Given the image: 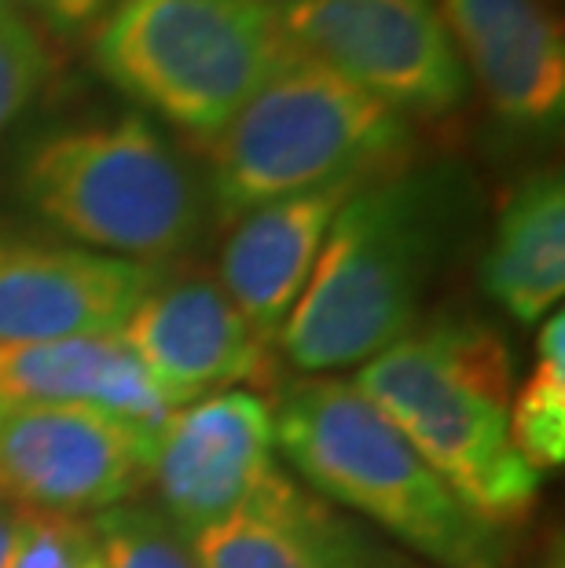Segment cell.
Instances as JSON below:
<instances>
[{
    "instance_id": "1",
    "label": "cell",
    "mask_w": 565,
    "mask_h": 568,
    "mask_svg": "<svg viewBox=\"0 0 565 568\" xmlns=\"http://www.w3.org/2000/svg\"><path fill=\"white\" fill-rule=\"evenodd\" d=\"M466 180L452 165H390L334 216L275 348L302 378L360 371L407 337L466 221Z\"/></svg>"
},
{
    "instance_id": "2",
    "label": "cell",
    "mask_w": 565,
    "mask_h": 568,
    "mask_svg": "<svg viewBox=\"0 0 565 568\" xmlns=\"http://www.w3.org/2000/svg\"><path fill=\"white\" fill-rule=\"evenodd\" d=\"M11 195L63 243L137 264L188 253L210 221L195 165L140 111L38 129L16 151Z\"/></svg>"
},
{
    "instance_id": "3",
    "label": "cell",
    "mask_w": 565,
    "mask_h": 568,
    "mask_svg": "<svg viewBox=\"0 0 565 568\" xmlns=\"http://www.w3.org/2000/svg\"><path fill=\"white\" fill-rule=\"evenodd\" d=\"M349 382L485 525H514L536 506L544 477L511 440L514 367L488 323L423 320Z\"/></svg>"
},
{
    "instance_id": "4",
    "label": "cell",
    "mask_w": 565,
    "mask_h": 568,
    "mask_svg": "<svg viewBox=\"0 0 565 568\" xmlns=\"http://www.w3.org/2000/svg\"><path fill=\"white\" fill-rule=\"evenodd\" d=\"M275 447L309 491L437 568H507V542L342 374L275 393Z\"/></svg>"
},
{
    "instance_id": "5",
    "label": "cell",
    "mask_w": 565,
    "mask_h": 568,
    "mask_svg": "<svg viewBox=\"0 0 565 568\" xmlns=\"http://www.w3.org/2000/svg\"><path fill=\"white\" fill-rule=\"evenodd\" d=\"M412 122L291 48L210 148V216L235 224L269 202L404 162Z\"/></svg>"
},
{
    "instance_id": "6",
    "label": "cell",
    "mask_w": 565,
    "mask_h": 568,
    "mask_svg": "<svg viewBox=\"0 0 565 568\" xmlns=\"http://www.w3.org/2000/svg\"><path fill=\"white\" fill-rule=\"evenodd\" d=\"M291 52L272 0H122L92 67L140 114L213 143Z\"/></svg>"
},
{
    "instance_id": "7",
    "label": "cell",
    "mask_w": 565,
    "mask_h": 568,
    "mask_svg": "<svg viewBox=\"0 0 565 568\" xmlns=\"http://www.w3.org/2000/svg\"><path fill=\"white\" fill-rule=\"evenodd\" d=\"M297 52L375 95L401 118H444L471 95V78L430 0H272Z\"/></svg>"
},
{
    "instance_id": "8",
    "label": "cell",
    "mask_w": 565,
    "mask_h": 568,
    "mask_svg": "<svg viewBox=\"0 0 565 568\" xmlns=\"http://www.w3.org/2000/svg\"><path fill=\"white\" fill-rule=\"evenodd\" d=\"M154 440L100 407H0V499L63 517L132 503L151 485Z\"/></svg>"
},
{
    "instance_id": "9",
    "label": "cell",
    "mask_w": 565,
    "mask_h": 568,
    "mask_svg": "<svg viewBox=\"0 0 565 568\" xmlns=\"http://www.w3.org/2000/svg\"><path fill=\"white\" fill-rule=\"evenodd\" d=\"M118 334L170 410L243 389L269 378L272 367V345L202 272H165L162 264Z\"/></svg>"
},
{
    "instance_id": "10",
    "label": "cell",
    "mask_w": 565,
    "mask_h": 568,
    "mask_svg": "<svg viewBox=\"0 0 565 568\" xmlns=\"http://www.w3.org/2000/svg\"><path fill=\"white\" fill-rule=\"evenodd\" d=\"M280 469L272 404L250 389H228L165 418L154 440L151 488L159 510L195 536L254 499Z\"/></svg>"
},
{
    "instance_id": "11",
    "label": "cell",
    "mask_w": 565,
    "mask_h": 568,
    "mask_svg": "<svg viewBox=\"0 0 565 568\" xmlns=\"http://www.w3.org/2000/svg\"><path fill=\"white\" fill-rule=\"evenodd\" d=\"M159 268L0 221V342L118 334Z\"/></svg>"
},
{
    "instance_id": "12",
    "label": "cell",
    "mask_w": 565,
    "mask_h": 568,
    "mask_svg": "<svg viewBox=\"0 0 565 568\" xmlns=\"http://www.w3.org/2000/svg\"><path fill=\"white\" fill-rule=\"evenodd\" d=\"M471 89L514 132H555L565 111V38L551 0H430Z\"/></svg>"
},
{
    "instance_id": "13",
    "label": "cell",
    "mask_w": 565,
    "mask_h": 568,
    "mask_svg": "<svg viewBox=\"0 0 565 568\" xmlns=\"http://www.w3.org/2000/svg\"><path fill=\"white\" fill-rule=\"evenodd\" d=\"M188 542L202 568H415L364 521L320 499L286 469Z\"/></svg>"
},
{
    "instance_id": "14",
    "label": "cell",
    "mask_w": 565,
    "mask_h": 568,
    "mask_svg": "<svg viewBox=\"0 0 565 568\" xmlns=\"http://www.w3.org/2000/svg\"><path fill=\"white\" fill-rule=\"evenodd\" d=\"M364 180L367 176L334 180L302 195L269 202L228 224L232 235L221 246L218 283L264 345H275L316 268L334 216Z\"/></svg>"
},
{
    "instance_id": "15",
    "label": "cell",
    "mask_w": 565,
    "mask_h": 568,
    "mask_svg": "<svg viewBox=\"0 0 565 568\" xmlns=\"http://www.w3.org/2000/svg\"><path fill=\"white\" fill-rule=\"evenodd\" d=\"M30 404L100 407L151 437H159L173 415L122 334L0 342V407Z\"/></svg>"
},
{
    "instance_id": "16",
    "label": "cell",
    "mask_w": 565,
    "mask_h": 568,
    "mask_svg": "<svg viewBox=\"0 0 565 568\" xmlns=\"http://www.w3.org/2000/svg\"><path fill=\"white\" fill-rule=\"evenodd\" d=\"M481 286L514 323H544L565 294V187L558 169L522 176L503 199Z\"/></svg>"
},
{
    "instance_id": "17",
    "label": "cell",
    "mask_w": 565,
    "mask_h": 568,
    "mask_svg": "<svg viewBox=\"0 0 565 568\" xmlns=\"http://www.w3.org/2000/svg\"><path fill=\"white\" fill-rule=\"evenodd\" d=\"M511 440L539 477L565 463V316L539 323L536 364L511 396Z\"/></svg>"
},
{
    "instance_id": "18",
    "label": "cell",
    "mask_w": 565,
    "mask_h": 568,
    "mask_svg": "<svg viewBox=\"0 0 565 568\" xmlns=\"http://www.w3.org/2000/svg\"><path fill=\"white\" fill-rule=\"evenodd\" d=\"M103 568H202L188 536L159 506L122 503L89 517Z\"/></svg>"
},
{
    "instance_id": "19",
    "label": "cell",
    "mask_w": 565,
    "mask_h": 568,
    "mask_svg": "<svg viewBox=\"0 0 565 568\" xmlns=\"http://www.w3.org/2000/svg\"><path fill=\"white\" fill-rule=\"evenodd\" d=\"M56 70L52 44L11 0H0V140L38 103Z\"/></svg>"
},
{
    "instance_id": "20",
    "label": "cell",
    "mask_w": 565,
    "mask_h": 568,
    "mask_svg": "<svg viewBox=\"0 0 565 568\" xmlns=\"http://www.w3.org/2000/svg\"><path fill=\"white\" fill-rule=\"evenodd\" d=\"M8 568H103L89 517L27 514Z\"/></svg>"
},
{
    "instance_id": "21",
    "label": "cell",
    "mask_w": 565,
    "mask_h": 568,
    "mask_svg": "<svg viewBox=\"0 0 565 568\" xmlns=\"http://www.w3.org/2000/svg\"><path fill=\"white\" fill-rule=\"evenodd\" d=\"M44 38L89 41L122 0H11Z\"/></svg>"
},
{
    "instance_id": "22",
    "label": "cell",
    "mask_w": 565,
    "mask_h": 568,
    "mask_svg": "<svg viewBox=\"0 0 565 568\" xmlns=\"http://www.w3.org/2000/svg\"><path fill=\"white\" fill-rule=\"evenodd\" d=\"M19 525H22V510L0 499V568H8V561H11V547H16Z\"/></svg>"
}]
</instances>
